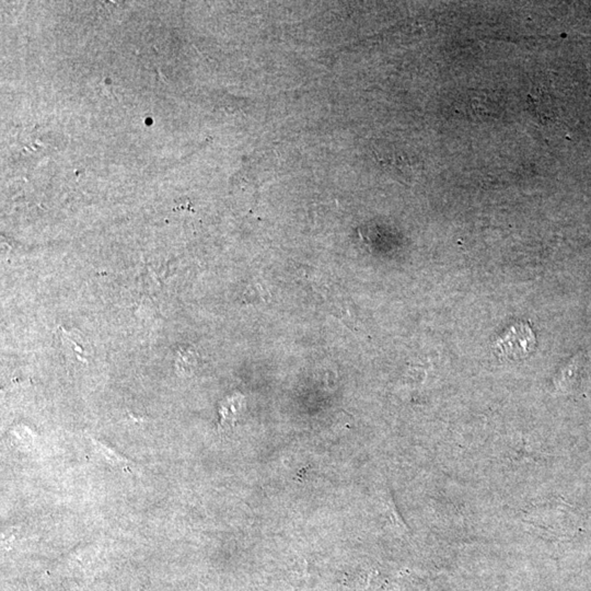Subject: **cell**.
Instances as JSON below:
<instances>
[{
  "label": "cell",
  "instance_id": "obj_1",
  "mask_svg": "<svg viewBox=\"0 0 591 591\" xmlns=\"http://www.w3.org/2000/svg\"><path fill=\"white\" fill-rule=\"evenodd\" d=\"M535 346V335L530 325L518 322L497 339L494 349L500 358L518 360L530 354Z\"/></svg>",
  "mask_w": 591,
  "mask_h": 591
},
{
  "label": "cell",
  "instance_id": "obj_2",
  "mask_svg": "<svg viewBox=\"0 0 591 591\" xmlns=\"http://www.w3.org/2000/svg\"><path fill=\"white\" fill-rule=\"evenodd\" d=\"M383 164L387 168L392 169L393 172H412V158L406 157V153H398L397 151H387L383 153Z\"/></svg>",
  "mask_w": 591,
  "mask_h": 591
}]
</instances>
